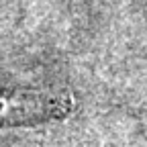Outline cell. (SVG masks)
<instances>
[{"label": "cell", "instance_id": "obj_1", "mask_svg": "<svg viewBox=\"0 0 147 147\" xmlns=\"http://www.w3.org/2000/svg\"><path fill=\"white\" fill-rule=\"evenodd\" d=\"M74 102L67 94L39 90H0V129L55 121L69 115Z\"/></svg>", "mask_w": 147, "mask_h": 147}]
</instances>
